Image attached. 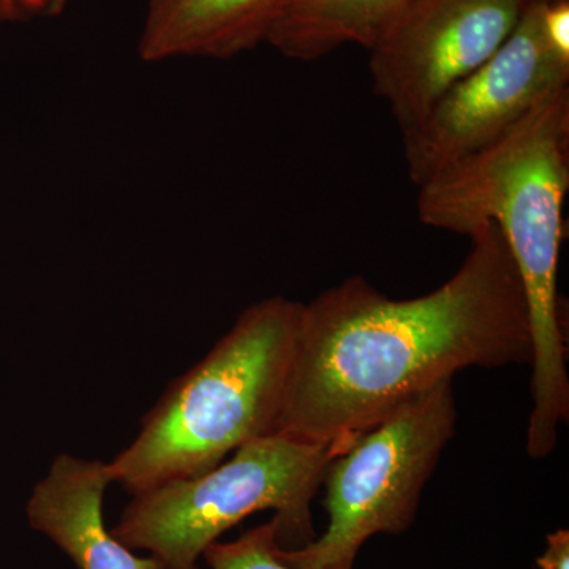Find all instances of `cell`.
<instances>
[{"instance_id": "cell-9", "label": "cell", "mask_w": 569, "mask_h": 569, "mask_svg": "<svg viewBox=\"0 0 569 569\" xmlns=\"http://www.w3.org/2000/svg\"><path fill=\"white\" fill-rule=\"evenodd\" d=\"M287 0H148L142 62L236 58L266 43Z\"/></svg>"}, {"instance_id": "cell-13", "label": "cell", "mask_w": 569, "mask_h": 569, "mask_svg": "<svg viewBox=\"0 0 569 569\" xmlns=\"http://www.w3.org/2000/svg\"><path fill=\"white\" fill-rule=\"evenodd\" d=\"M542 29L550 47L569 59V2L546 0L542 10Z\"/></svg>"}, {"instance_id": "cell-2", "label": "cell", "mask_w": 569, "mask_h": 569, "mask_svg": "<svg viewBox=\"0 0 569 569\" xmlns=\"http://www.w3.org/2000/svg\"><path fill=\"white\" fill-rule=\"evenodd\" d=\"M568 189L569 86L545 97L488 148L419 186L422 223L466 236L493 223L515 258L533 348L531 459L548 458L569 419L567 336L557 287Z\"/></svg>"}, {"instance_id": "cell-11", "label": "cell", "mask_w": 569, "mask_h": 569, "mask_svg": "<svg viewBox=\"0 0 569 569\" xmlns=\"http://www.w3.org/2000/svg\"><path fill=\"white\" fill-rule=\"evenodd\" d=\"M279 527L274 519L230 542H213L203 559L211 569H295L280 559Z\"/></svg>"}, {"instance_id": "cell-10", "label": "cell", "mask_w": 569, "mask_h": 569, "mask_svg": "<svg viewBox=\"0 0 569 569\" xmlns=\"http://www.w3.org/2000/svg\"><path fill=\"white\" fill-rule=\"evenodd\" d=\"M413 0H287L266 43L284 58L312 62L346 44L367 50L383 39Z\"/></svg>"}, {"instance_id": "cell-1", "label": "cell", "mask_w": 569, "mask_h": 569, "mask_svg": "<svg viewBox=\"0 0 569 569\" xmlns=\"http://www.w3.org/2000/svg\"><path fill=\"white\" fill-rule=\"evenodd\" d=\"M458 272L432 293L391 299L355 276L302 305L279 432L353 440L468 367L531 365L529 305L503 234L468 236Z\"/></svg>"}, {"instance_id": "cell-6", "label": "cell", "mask_w": 569, "mask_h": 569, "mask_svg": "<svg viewBox=\"0 0 569 569\" xmlns=\"http://www.w3.org/2000/svg\"><path fill=\"white\" fill-rule=\"evenodd\" d=\"M545 3L527 0L503 47L402 133L408 176L418 187L488 148L545 97L569 86V59L550 47L542 29Z\"/></svg>"}, {"instance_id": "cell-5", "label": "cell", "mask_w": 569, "mask_h": 569, "mask_svg": "<svg viewBox=\"0 0 569 569\" xmlns=\"http://www.w3.org/2000/svg\"><path fill=\"white\" fill-rule=\"evenodd\" d=\"M456 417L447 380L359 433L326 468L328 529L301 548H280V559L295 569H351L367 539L403 533L455 436Z\"/></svg>"}, {"instance_id": "cell-4", "label": "cell", "mask_w": 569, "mask_h": 569, "mask_svg": "<svg viewBox=\"0 0 569 569\" xmlns=\"http://www.w3.org/2000/svg\"><path fill=\"white\" fill-rule=\"evenodd\" d=\"M353 440L258 438L198 477L133 496L111 533L127 548L144 550L162 569H198L204 550L223 533L272 509L280 546L301 548L313 539L310 505L326 468Z\"/></svg>"}, {"instance_id": "cell-7", "label": "cell", "mask_w": 569, "mask_h": 569, "mask_svg": "<svg viewBox=\"0 0 569 569\" xmlns=\"http://www.w3.org/2000/svg\"><path fill=\"white\" fill-rule=\"evenodd\" d=\"M526 6L527 0H413L370 50L373 91L391 108L400 133L503 47Z\"/></svg>"}, {"instance_id": "cell-8", "label": "cell", "mask_w": 569, "mask_h": 569, "mask_svg": "<svg viewBox=\"0 0 569 569\" xmlns=\"http://www.w3.org/2000/svg\"><path fill=\"white\" fill-rule=\"evenodd\" d=\"M111 485L108 462L58 456L26 505L29 526L78 569H162L153 557H138L104 527V492Z\"/></svg>"}, {"instance_id": "cell-14", "label": "cell", "mask_w": 569, "mask_h": 569, "mask_svg": "<svg viewBox=\"0 0 569 569\" xmlns=\"http://www.w3.org/2000/svg\"><path fill=\"white\" fill-rule=\"evenodd\" d=\"M539 569H569V531L557 530L548 535L545 552L537 559Z\"/></svg>"}, {"instance_id": "cell-12", "label": "cell", "mask_w": 569, "mask_h": 569, "mask_svg": "<svg viewBox=\"0 0 569 569\" xmlns=\"http://www.w3.org/2000/svg\"><path fill=\"white\" fill-rule=\"evenodd\" d=\"M71 0H0V22L18 24L52 20L69 9Z\"/></svg>"}, {"instance_id": "cell-3", "label": "cell", "mask_w": 569, "mask_h": 569, "mask_svg": "<svg viewBox=\"0 0 569 569\" xmlns=\"http://www.w3.org/2000/svg\"><path fill=\"white\" fill-rule=\"evenodd\" d=\"M301 307L282 296L247 307L108 462L114 482L140 496L198 477L250 441L279 432Z\"/></svg>"}]
</instances>
